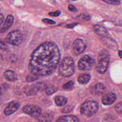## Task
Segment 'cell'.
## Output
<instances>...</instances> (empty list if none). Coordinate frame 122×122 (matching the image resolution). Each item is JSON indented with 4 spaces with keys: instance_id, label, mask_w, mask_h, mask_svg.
Listing matches in <instances>:
<instances>
[{
    "instance_id": "6da1fadb",
    "label": "cell",
    "mask_w": 122,
    "mask_h": 122,
    "mask_svg": "<svg viewBox=\"0 0 122 122\" xmlns=\"http://www.w3.org/2000/svg\"><path fill=\"white\" fill-rule=\"evenodd\" d=\"M60 51L58 46L51 41L41 44L32 53L29 70L36 76H45L52 74L60 60Z\"/></svg>"
},
{
    "instance_id": "7a4b0ae2",
    "label": "cell",
    "mask_w": 122,
    "mask_h": 122,
    "mask_svg": "<svg viewBox=\"0 0 122 122\" xmlns=\"http://www.w3.org/2000/svg\"><path fill=\"white\" fill-rule=\"evenodd\" d=\"M75 71L73 60L71 57H66L61 61L59 68V72L64 77H69L72 75Z\"/></svg>"
},
{
    "instance_id": "3957f363",
    "label": "cell",
    "mask_w": 122,
    "mask_h": 122,
    "mask_svg": "<svg viewBox=\"0 0 122 122\" xmlns=\"http://www.w3.org/2000/svg\"><path fill=\"white\" fill-rule=\"evenodd\" d=\"M110 60V55L109 52L106 50L102 51L98 57L96 66V71L101 74L104 73L107 69Z\"/></svg>"
},
{
    "instance_id": "277c9868",
    "label": "cell",
    "mask_w": 122,
    "mask_h": 122,
    "mask_svg": "<svg viewBox=\"0 0 122 122\" xmlns=\"http://www.w3.org/2000/svg\"><path fill=\"white\" fill-rule=\"evenodd\" d=\"M98 109L99 104L97 102L87 101L81 105L80 112L82 115L89 118L94 115Z\"/></svg>"
},
{
    "instance_id": "5b68a950",
    "label": "cell",
    "mask_w": 122,
    "mask_h": 122,
    "mask_svg": "<svg viewBox=\"0 0 122 122\" xmlns=\"http://www.w3.org/2000/svg\"><path fill=\"white\" fill-rule=\"evenodd\" d=\"M6 41L13 46H18L23 41V35L19 30H14L10 32L7 35Z\"/></svg>"
},
{
    "instance_id": "8992f818",
    "label": "cell",
    "mask_w": 122,
    "mask_h": 122,
    "mask_svg": "<svg viewBox=\"0 0 122 122\" xmlns=\"http://www.w3.org/2000/svg\"><path fill=\"white\" fill-rule=\"evenodd\" d=\"M95 63V60L92 57L85 55L79 60L78 62V67L81 71H88L94 65Z\"/></svg>"
},
{
    "instance_id": "52a82bcc",
    "label": "cell",
    "mask_w": 122,
    "mask_h": 122,
    "mask_svg": "<svg viewBox=\"0 0 122 122\" xmlns=\"http://www.w3.org/2000/svg\"><path fill=\"white\" fill-rule=\"evenodd\" d=\"M22 111L29 115L36 118H38L41 114V108L36 105L27 104L23 107Z\"/></svg>"
},
{
    "instance_id": "ba28073f",
    "label": "cell",
    "mask_w": 122,
    "mask_h": 122,
    "mask_svg": "<svg viewBox=\"0 0 122 122\" xmlns=\"http://www.w3.org/2000/svg\"><path fill=\"white\" fill-rule=\"evenodd\" d=\"M46 85L42 82H37L30 86H26L24 88L23 92L27 96L36 94L40 91L44 89Z\"/></svg>"
},
{
    "instance_id": "9c48e42d",
    "label": "cell",
    "mask_w": 122,
    "mask_h": 122,
    "mask_svg": "<svg viewBox=\"0 0 122 122\" xmlns=\"http://www.w3.org/2000/svg\"><path fill=\"white\" fill-rule=\"evenodd\" d=\"M86 48V45L80 39L75 40L72 45V51L75 55H79L82 53Z\"/></svg>"
},
{
    "instance_id": "30bf717a",
    "label": "cell",
    "mask_w": 122,
    "mask_h": 122,
    "mask_svg": "<svg viewBox=\"0 0 122 122\" xmlns=\"http://www.w3.org/2000/svg\"><path fill=\"white\" fill-rule=\"evenodd\" d=\"M20 103L17 101H13L5 108L4 113L6 115H10L16 112L20 107Z\"/></svg>"
},
{
    "instance_id": "8fae6325",
    "label": "cell",
    "mask_w": 122,
    "mask_h": 122,
    "mask_svg": "<svg viewBox=\"0 0 122 122\" xmlns=\"http://www.w3.org/2000/svg\"><path fill=\"white\" fill-rule=\"evenodd\" d=\"M102 40L103 43L109 49L115 51L118 49L119 47L117 43L113 39L107 36H104L102 37Z\"/></svg>"
},
{
    "instance_id": "7c38bea8",
    "label": "cell",
    "mask_w": 122,
    "mask_h": 122,
    "mask_svg": "<svg viewBox=\"0 0 122 122\" xmlns=\"http://www.w3.org/2000/svg\"><path fill=\"white\" fill-rule=\"evenodd\" d=\"M90 91L93 95H100L104 93L106 91V87L102 83H98L92 86L90 88Z\"/></svg>"
},
{
    "instance_id": "4fadbf2b",
    "label": "cell",
    "mask_w": 122,
    "mask_h": 122,
    "mask_svg": "<svg viewBox=\"0 0 122 122\" xmlns=\"http://www.w3.org/2000/svg\"><path fill=\"white\" fill-rule=\"evenodd\" d=\"M116 98V95L112 92H108L103 96L102 102L103 104L105 105H109L112 104L115 101Z\"/></svg>"
},
{
    "instance_id": "5bb4252c",
    "label": "cell",
    "mask_w": 122,
    "mask_h": 122,
    "mask_svg": "<svg viewBox=\"0 0 122 122\" xmlns=\"http://www.w3.org/2000/svg\"><path fill=\"white\" fill-rule=\"evenodd\" d=\"M14 21V18L12 15H9L7 17L2 27L0 29V32L3 33L7 31L12 25Z\"/></svg>"
},
{
    "instance_id": "9a60e30c",
    "label": "cell",
    "mask_w": 122,
    "mask_h": 122,
    "mask_svg": "<svg viewBox=\"0 0 122 122\" xmlns=\"http://www.w3.org/2000/svg\"><path fill=\"white\" fill-rule=\"evenodd\" d=\"M93 29L95 33L100 36L104 37L107 36V35L108 34V31L107 30L100 25H94L93 27Z\"/></svg>"
},
{
    "instance_id": "2e32d148",
    "label": "cell",
    "mask_w": 122,
    "mask_h": 122,
    "mask_svg": "<svg viewBox=\"0 0 122 122\" xmlns=\"http://www.w3.org/2000/svg\"><path fill=\"white\" fill-rule=\"evenodd\" d=\"M59 122H78L79 120L77 117L74 115H65L59 117L56 121Z\"/></svg>"
},
{
    "instance_id": "e0dca14e",
    "label": "cell",
    "mask_w": 122,
    "mask_h": 122,
    "mask_svg": "<svg viewBox=\"0 0 122 122\" xmlns=\"http://www.w3.org/2000/svg\"><path fill=\"white\" fill-rule=\"evenodd\" d=\"M5 78L9 81H14L18 79V75L15 72L11 70H7L4 73Z\"/></svg>"
},
{
    "instance_id": "ac0fdd59",
    "label": "cell",
    "mask_w": 122,
    "mask_h": 122,
    "mask_svg": "<svg viewBox=\"0 0 122 122\" xmlns=\"http://www.w3.org/2000/svg\"><path fill=\"white\" fill-rule=\"evenodd\" d=\"M55 102L58 106H62L66 104L68 100L66 98L63 96L58 95L55 98Z\"/></svg>"
},
{
    "instance_id": "d6986e66",
    "label": "cell",
    "mask_w": 122,
    "mask_h": 122,
    "mask_svg": "<svg viewBox=\"0 0 122 122\" xmlns=\"http://www.w3.org/2000/svg\"><path fill=\"white\" fill-rule=\"evenodd\" d=\"M91 79V76L88 74H82L78 77V81L81 84L87 83Z\"/></svg>"
},
{
    "instance_id": "ffe728a7",
    "label": "cell",
    "mask_w": 122,
    "mask_h": 122,
    "mask_svg": "<svg viewBox=\"0 0 122 122\" xmlns=\"http://www.w3.org/2000/svg\"><path fill=\"white\" fill-rule=\"evenodd\" d=\"M39 121L42 122H50L53 119V116L52 114L48 113H44L42 114H41L38 118Z\"/></svg>"
},
{
    "instance_id": "44dd1931",
    "label": "cell",
    "mask_w": 122,
    "mask_h": 122,
    "mask_svg": "<svg viewBox=\"0 0 122 122\" xmlns=\"http://www.w3.org/2000/svg\"><path fill=\"white\" fill-rule=\"evenodd\" d=\"M45 90L46 94L47 95H50L55 93L58 90V88L56 86L53 84H49L47 86L46 85Z\"/></svg>"
},
{
    "instance_id": "7402d4cb",
    "label": "cell",
    "mask_w": 122,
    "mask_h": 122,
    "mask_svg": "<svg viewBox=\"0 0 122 122\" xmlns=\"http://www.w3.org/2000/svg\"><path fill=\"white\" fill-rule=\"evenodd\" d=\"M73 86L74 82L72 81H70L64 83L62 86V88L65 90H71L73 88Z\"/></svg>"
},
{
    "instance_id": "603a6c76",
    "label": "cell",
    "mask_w": 122,
    "mask_h": 122,
    "mask_svg": "<svg viewBox=\"0 0 122 122\" xmlns=\"http://www.w3.org/2000/svg\"><path fill=\"white\" fill-rule=\"evenodd\" d=\"M122 102H120L119 103H117L114 107L115 110L118 113L121 114L122 113Z\"/></svg>"
},
{
    "instance_id": "cb8c5ba5",
    "label": "cell",
    "mask_w": 122,
    "mask_h": 122,
    "mask_svg": "<svg viewBox=\"0 0 122 122\" xmlns=\"http://www.w3.org/2000/svg\"><path fill=\"white\" fill-rule=\"evenodd\" d=\"M73 109V107L72 106H71V105H68V106H67L65 107H64L62 110H61V112L62 113H69V112H71L72 110Z\"/></svg>"
},
{
    "instance_id": "d4e9b609",
    "label": "cell",
    "mask_w": 122,
    "mask_h": 122,
    "mask_svg": "<svg viewBox=\"0 0 122 122\" xmlns=\"http://www.w3.org/2000/svg\"><path fill=\"white\" fill-rule=\"evenodd\" d=\"M78 19L83 20H90L91 19V16L89 15H86L84 14H81L77 17Z\"/></svg>"
},
{
    "instance_id": "484cf974",
    "label": "cell",
    "mask_w": 122,
    "mask_h": 122,
    "mask_svg": "<svg viewBox=\"0 0 122 122\" xmlns=\"http://www.w3.org/2000/svg\"><path fill=\"white\" fill-rule=\"evenodd\" d=\"M104 2L110 4L119 5L121 4L120 0H102Z\"/></svg>"
},
{
    "instance_id": "4316f807",
    "label": "cell",
    "mask_w": 122,
    "mask_h": 122,
    "mask_svg": "<svg viewBox=\"0 0 122 122\" xmlns=\"http://www.w3.org/2000/svg\"><path fill=\"white\" fill-rule=\"evenodd\" d=\"M42 21L44 22L45 23L48 24H54L55 23V21L51 19H48V18H44L42 20Z\"/></svg>"
},
{
    "instance_id": "83f0119b",
    "label": "cell",
    "mask_w": 122,
    "mask_h": 122,
    "mask_svg": "<svg viewBox=\"0 0 122 122\" xmlns=\"http://www.w3.org/2000/svg\"><path fill=\"white\" fill-rule=\"evenodd\" d=\"M61 13V11L59 10H56L53 12H51L49 13V15L51 16H53V17H57L59 16Z\"/></svg>"
},
{
    "instance_id": "f1b7e54d",
    "label": "cell",
    "mask_w": 122,
    "mask_h": 122,
    "mask_svg": "<svg viewBox=\"0 0 122 122\" xmlns=\"http://www.w3.org/2000/svg\"><path fill=\"white\" fill-rule=\"evenodd\" d=\"M37 79H38V77H37L36 76H32L30 75H28L26 78V81L28 82L33 81Z\"/></svg>"
},
{
    "instance_id": "f546056e",
    "label": "cell",
    "mask_w": 122,
    "mask_h": 122,
    "mask_svg": "<svg viewBox=\"0 0 122 122\" xmlns=\"http://www.w3.org/2000/svg\"><path fill=\"white\" fill-rule=\"evenodd\" d=\"M8 47L6 43L2 41H0V49L2 50H7Z\"/></svg>"
},
{
    "instance_id": "4dcf8cb0",
    "label": "cell",
    "mask_w": 122,
    "mask_h": 122,
    "mask_svg": "<svg viewBox=\"0 0 122 122\" xmlns=\"http://www.w3.org/2000/svg\"><path fill=\"white\" fill-rule=\"evenodd\" d=\"M68 9L70 11H72V12H76V11H77V10L76 8L74 5H73L72 4H69L68 5Z\"/></svg>"
},
{
    "instance_id": "1f68e13d",
    "label": "cell",
    "mask_w": 122,
    "mask_h": 122,
    "mask_svg": "<svg viewBox=\"0 0 122 122\" xmlns=\"http://www.w3.org/2000/svg\"><path fill=\"white\" fill-rule=\"evenodd\" d=\"M78 24L77 23H70V24H68L66 25V27L67 28H69V29H72L74 27H75L76 25H77Z\"/></svg>"
},
{
    "instance_id": "d6a6232c",
    "label": "cell",
    "mask_w": 122,
    "mask_h": 122,
    "mask_svg": "<svg viewBox=\"0 0 122 122\" xmlns=\"http://www.w3.org/2000/svg\"><path fill=\"white\" fill-rule=\"evenodd\" d=\"M4 15L0 13V26L3 23V22L4 21Z\"/></svg>"
},
{
    "instance_id": "836d02e7",
    "label": "cell",
    "mask_w": 122,
    "mask_h": 122,
    "mask_svg": "<svg viewBox=\"0 0 122 122\" xmlns=\"http://www.w3.org/2000/svg\"><path fill=\"white\" fill-rule=\"evenodd\" d=\"M119 55L120 58H122V51H119Z\"/></svg>"
},
{
    "instance_id": "e575fe53",
    "label": "cell",
    "mask_w": 122,
    "mask_h": 122,
    "mask_svg": "<svg viewBox=\"0 0 122 122\" xmlns=\"http://www.w3.org/2000/svg\"><path fill=\"white\" fill-rule=\"evenodd\" d=\"M1 93H2V89L1 88H0V96L1 94Z\"/></svg>"
},
{
    "instance_id": "d590c367",
    "label": "cell",
    "mask_w": 122,
    "mask_h": 122,
    "mask_svg": "<svg viewBox=\"0 0 122 122\" xmlns=\"http://www.w3.org/2000/svg\"><path fill=\"white\" fill-rule=\"evenodd\" d=\"M73 0V1H76V0Z\"/></svg>"
}]
</instances>
